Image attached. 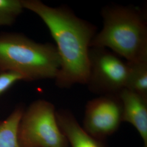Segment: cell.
<instances>
[{
  "mask_svg": "<svg viewBox=\"0 0 147 147\" xmlns=\"http://www.w3.org/2000/svg\"><path fill=\"white\" fill-rule=\"evenodd\" d=\"M24 9L36 14L47 26L56 43L61 68L55 78L60 88L86 84L89 73L90 44L96 27L76 16L69 7H52L39 0H22Z\"/></svg>",
  "mask_w": 147,
  "mask_h": 147,
  "instance_id": "1",
  "label": "cell"
},
{
  "mask_svg": "<svg viewBox=\"0 0 147 147\" xmlns=\"http://www.w3.org/2000/svg\"><path fill=\"white\" fill-rule=\"evenodd\" d=\"M103 27L90 47L106 48L128 63L147 61L146 11L134 5H106L101 11Z\"/></svg>",
  "mask_w": 147,
  "mask_h": 147,
  "instance_id": "2",
  "label": "cell"
},
{
  "mask_svg": "<svg viewBox=\"0 0 147 147\" xmlns=\"http://www.w3.org/2000/svg\"><path fill=\"white\" fill-rule=\"evenodd\" d=\"M61 68L57 48L17 33H0V73L13 71L25 81L55 79Z\"/></svg>",
  "mask_w": 147,
  "mask_h": 147,
  "instance_id": "3",
  "label": "cell"
},
{
  "mask_svg": "<svg viewBox=\"0 0 147 147\" xmlns=\"http://www.w3.org/2000/svg\"><path fill=\"white\" fill-rule=\"evenodd\" d=\"M55 107L43 99L32 102L24 110L17 130L20 147H69L58 126Z\"/></svg>",
  "mask_w": 147,
  "mask_h": 147,
  "instance_id": "4",
  "label": "cell"
},
{
  "mask_svg": "<svg viewBox=\"0 0 147 147\" xmlns=\"http://www.w3.org/2000/svg\"><path fill=\"white\" fill-rule=\"evenodd\" d=\"M88 57L89 73L86 84L89 91L100 96L119 94L125 88L129 73L126 61L102 47H90Z\"/></svg>",
  "mask_w": 147,
  "mask_h": 147,
  "instance_id": "5",
  "label": "cell"
},
{
  "mask_svg": "<svg viewBox=\"0 0 147 147\" xmlns=\"http://www.w3.org/2000/svg\"><path fill=\"white\" fill-rule=\"evenodd\" d=\"M123 123L119 94L100 95L87 103L82 127L90 135L102 140L117 131Z\"/></svg>",
  "mask_w": 147,
  "mask_h": 147,
  "instance_id": "6",
  "label": "cell"
},
{
  "mask_svg": "<svg viewBox=\"0 0 147 147\" xmlns=\"http://www.w3.org/2000/svg\"><path fill=\"white\" fill-rule=\"evenodd\" d=\"M123 110V122L131 124L147 147V98L124 88L119 93Z\"/></svg>",
  "mask_w": 147,
  "mask_h": 147,
  "instance_id": "7",
  "label": "cell"
},
{
  "mask_svg": "<svg viewBox=\"0 0 147 147\" xmlns=\"http://www.w3.org/2000/svg\"><path fill=\"white\" fill-rule=\"evenodd\" d=\"M56 117L70 147H109L106 140L95 138L86 131L71 111L61 109L56 111Z\"/></svg>",
  "mask_w": 147,
  "mask_h": 147,
  "instance_id": "8",
  "label": "cell"
},
{
  "mask_svg": "<svg viewBox=\"0 0 147 147\" xmlns=\"http://www.w3.org/2000/svg\"><path fill=\"white\" fill-rule=\"evenodd\" d=\"M128 63L129 73L125 88L147 98V61Z\"/></svg>",
  "mask_w": 147,
  "mask_h": 147,
  "instance_id": "9",
  "label": "cell"
},
{
  "mask_svg": "<svg viewBox=\"0 0 147 147\" xmlns=\"http://www.w3.org/2000/svg\"><path fill=\"white\" fill-rule=\"evenodd\" d=\"M24 9L21 1L0 0V27L13 25Z\"/></svg>",
  "mask_w": 147,
  "mask_h": 147,
  "instance_id": "10",
  "label": "cell"
},
{
  "mask_svg": "<svg viewBox=\"0 0 147 147\" xmlns=\"http://www.w3.org/2000/svg\"><path fill=\"white\" fill-rule=\"evenodd\" d=\"M24 81L22 76L13 71L0 73V95L9 89L17 81Z\"/></svg>",
  "mask_w": 147,
  "mask_h": 147,
  "instance_id": "11",
  "label": "cell"
}]
</instances>
